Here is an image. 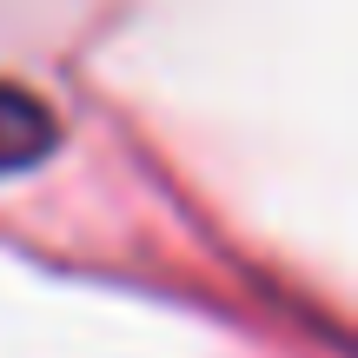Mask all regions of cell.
<instances>
[{
    "instance_id": "cell-1",
    "label": "cell",
    "mask_w": 358,
    "mask_h": 358,
    "mask_svg": "<svg viewBox=\"0 0 358 358\" xmlns=\"http://www.w3.org/2000/svg\"><path fill=\"white\" fill-rule=\"evenodd\" d=\"M47 146H53L47 100H34V93H20V87H0V173L34 166Z\"/></svg>"
}]
</instances>
